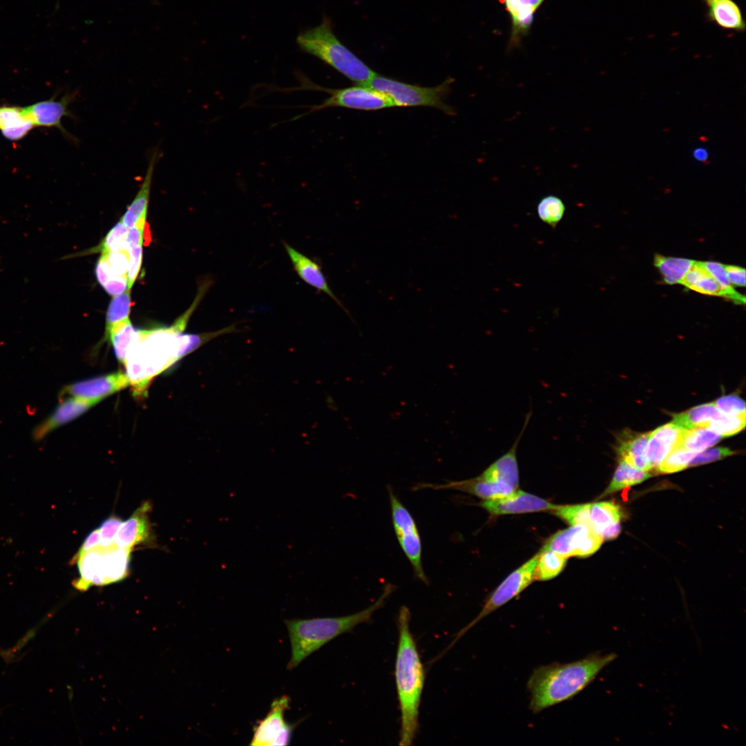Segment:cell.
I'll list each match as a JSON object with an SVG mask.
<instances>
[{
  "label": "cell",
  "instance_id": "obj_1",
  "mask_svg": "<svg viewBox=\"0 0 746 746\" xmlns=\"http://www.w3.org/2000/svg\"><path fill=\"white\" fill-rule=\"evenodd\" d=\"M617 656L593 653L576 661L554 662L533 670L527 682L534 714L571 699L585 689Z\"/></svg>",
  "mask_w": 746,
  "mask_h": 746
},
{
  "label": "cell",
  "instance_id": "obj_2",
  "mask_svg": "<svg viewBox=\"0 0 746 746\" xmlns=\"http://www.w3.org/2000/svg\"><path fill=\"white\" fill-rule=\"evenodd\" d=\"M410 613L405 606L398 615L399 642L395 661V681L401 711L399 745L412 744L419 727V713L425 671L410 631Z\"/></svg>",
  "mask_w": 746,
  "mask_h": 746
},
{
  "label": "cell",
  "instance_id": "obj_3",
  "mask_svg": "<svg viewBox=\"0 0 746 746\" xmlns=\"http://www.w3.org/2000/svg\"><path fill=\"white\" fill-rule=\"evenodd\" d=\"M187 323L180 316L169 327L138 329L137 338L124 364L135 397H144L155 376L180 360L179 336Z\"/></svg>",
  "mask_w": 746,
  "mask_h": 746
},
{
  "label": "cell",
  "instance_id": "obj_4",
  "mask_svg": "<svg viewBox=\"0 0 746 746\" xmlns=\"http://www.w3.org/2000/svg\"><path fill=\"white\" fill-rule=\"evenodd\" d=\"M394 589V585L387 584L382 594L372 605L349 615L285 620L291 651L287 669H294L309 655L337 636L370 620L374 613L384 605Z\"/></svg>",
  "mask_w": 746,
  "mask_h": 746
},
{
  "label": "cell",
  "instance_id": "obj_5",
  "mask_svg": "<svg viewBox=\"0 0 746 746\" xmlns=\"http://www.w3.org/2000/svg\"><path fill=\"white\" fill-rule=\"evenodd\" d=\"M296 41L303 51L318 57L356 84L365 85L376 74L339 41L326 17L318 26L300 33Z\"/></svg>",
  "mask_w": 746,
  "mask_h": 746
},
{
  "label": "cell",
  "instance_id": "obj_6",
  "mask_svg": "<svg viewBox=\"0 0 746 746\" xmlns=\"http://www.w3.org/2000/svg\"><path fill=\"white\" fill-rule=\"evenodd\" d=\"M452 79H447L443 83L433 87H423L402 82L379 74H376L365 85L387 95L395 106H425L438 108L448 115H452V108L444 100L450 90Z\"/></svg>",
  "mask_w": 746,
  "mask_h": 746
},
{
  "label": "cell",
  "instance_id": "obj_7",
  "mask_svg": "<svg viewBox=\"0 0 746 746\" xmlns=\"http://www.w3.org/2000/svg\"><path fill=\"white\" fill-rule=\"evenodd\" d=\"M300 86L288 90H310L327 92L329 97L321 104L309 106V111L300 117L330 107H341L360 111H378L394 107L392 100L385 93L370 86L356 84L340 89L324 88L315 84L303 75H298Z\"/></svg>",
  "mask_w": 746,
  "mask_h": 746
},
{
  "label": "cell",
  "instance_id": "obj_8",
  "mask_svg": "<svg viewBox=\"0 0 746 746\" xmlns=\"http://www.w3.org/2000/svg\"><path fill=\"white\" fill-rule=\"evenodd\" d=\"M394 530L401 548L409 560L415 577L428 584V579L422 565V544L416 522L410 511L388 486Z\"/></svg>",
  "mask_w": 746,
  "mask_h": 746
},
{
  "label": "cell",
  "instance_id": "obj_9",
  "mask_svg": "<svg viewBox=\"0 0 746 746\" xmlns=\"http://www.w3.org/2000/svg\"><path fill=\"white\" fill-rule=\"evenodd\" d=\"M538 553L512 572L488 596L479 614L456 635L451 645L477 622L519 595L535 580Z\"/></svg>",
  "mask_w": 746,
  "mask_h": 746
},
{
  "label": "cell",
  "instance_id": "obj_10",
  "mask_svg": "<svg viewBox=\"0 0 746 746\" xmlns=\"http://www.w3.org/2000/svg\"><path fill=\"white\" fill-rule=\"evenodd\" d=\"M604 539L592 528L575 525L558 530L545 542L542 550L553 551L565 558H585L595 553Z\"/></svg>",
  "mask_w": 746,
  "mask_h": 746
},
{
  "label": "cell",
  "instance_id": "obj_11",
  "mask_svg": "<svg viewBox=\"0 0 746 746\" xmlns=\"http://www.w3.org/2000/svg\"><path fill=\"white\" fill-rule=\"evenodd\" d=\"M289 704L290 698L286 695L273 700L267 716L254 727L251 745L284 746L289 744L296 725L285 720V713Z\"/></svg>",
  "mask_w": 746,
  "mask_h": 746
},
{
  "label": "cell",
  "instance_id": "obj_12",
  "mask_svg": "<svg viewBox=\"0 0 746 746\" xmlns=\"http://www.w3.org/2000/svg\"><path fill=\"white\" fill-rule=\"evenodd\" d=\"M128 385L126 374L117 372L70 383L63 388L59 398L74 397L97 403Z\"/></svg>",
  "mask_w": 746,
  "mask_h": 746
},
{
  "label": "cell",
  "instance_id": "obj_13",
  "mask_svg": "<svg viewBox=\"0 0 746 746\" xmlns=\"http://www.w3.org/2000/svg\"><path fill=\"white\" fill-rule=\"evenodd\" d=\"M480 506L494 515L552 510L557 505L522 490H515L502 498L488 499Z\"/></svg>",
  "mask_w": 746,
  "mask_h": 746
},
{
  "label": "cell",
  "instance_id": "obj_14",
  "mask_svg": "<svg viewBox=\"0 0 746 746\" xmlns=\"http://www.w3.org/2000/svg\"><path fill=\"white\" fill-rule=\"evenodd\" d=\"M75 93H67L59 100L52 98L41 101L23 107L24 112L35 126L56 127L68 135L61 125V119L66 116L73 117L68 105L75 99Z\"/></svg>",
  "mask_w": 746,
  "mask_h": 746
},
{
  "label": "cell",
  "instance_id": "obj_15",
  "mask_svg": "<svg viewBox=\"0 0 746 746\" xmlns=\"http://www.w3.org/2000/svg\"><path fill=\"white\" fill-rule=\"evenodd\" d=\"M95 404L74 397L61 399L55 409L33 429V439L42 440L50 432L77 419Z\"/></svg>",
  "mask_w": 746,
  "mask_h": 746
},
{
  "label": "cell",
  "instance_id": "obj_16",
  "mask_svg": "<svg viewBox=\"0 0 746 746\" xmlns=\"http://www.w3.org/2000/svg\"><path fill=\"white\" fill-rule=\"evenodd\" d=\"M283 245L298 276L309 286L329 296L349 314V312L331 289L320 265L287 242L283 241Z\"/></svg>",
  "mask_w": 746,
  "mask_h": 746
},
{
  "label": "cell",
  "instance_id": "obj_17",
  "mask_svg": "<svg viewBox=\"0 0 746 746\" xmlns=\"http://www.w3.org/2000/svg\"><path fill=\"white\" fill-rule=\"evenodd\" d=\"M151 509V504L144 502L123 521L115 539L117 546L132 551L136 545L149 542L151 529L148 513Z\"/></svg>",
  "mask_w": 746,
  "mask_h": 746
},
{
  "label": "cell",
  "instance_id": "obj_18",
  "mask_svg": "<svg viewBox=\"0 0 746 746\" xmlns=\"http://www.w3.org/2000/svg\"><path fill=\"white\" fill-rule=\"evenodd\" d=\"M422 488L451 489L468 492L484 500L502 498L513 490L508 485L485 479L481 475L459 481H450L445 484L421 483L415 486L414 490Z\"/></svg>",
  "mask_w": 746,
  "mask_h": 746
},
{
  "label": "cell",
  "instance_id": "obj_19",
  "mask_svg": "<svg viewBox=\"0 0 746 746\" xmlns=\"http://www.w3.org/2000/svg\"><path fill=\"white\" fill-rule=\"evenodd\" d=\"M70 563L76 564L79 577L73 582V586L79 591H86L92 586L106 584L103 547H97L73 556Z\"/></svg>",
  "mask_w": 746,
  "mask_h": 746
},
{
  "label": "cell",
  "instance_id": "obj_20",
  "mask_svg": "<svg viewBox=\"0 0 746 746\" xmlns=\"http://www.w3.org/2000/svg\"><path fill=\"white\" fill-rule=\"evenodd\" d=\"M649 435L650 432L641 433L631 430L619 433L615 450L620 459L638 469L650 470L646 455Z\"/></svg>",
  "mask_w": 746,
  "mask_h": 746
},
{
  "label": "cell",
  "instance_id": "obj_21",
  "mask_svg": "<svg viewBox=\"0 0 746 746\" xmlns=\"http://www.w3.org/2000/svg\"><path fill=\"white\" fill-rule=\"evenodd\" d=\"M684 430L671 422L650 432L646 455L651 469L656 470L680 443Z\"/></svg>",
  "mask_w": 746,
  "mask_h": 746
},
{
  "label": "cell",
  "instance_id": "obj_22",
  "mask_svg": "<svg viewBox=\"0 0 746 746\" xmlns=\"http://www.w3.org/2000/svg\"><path fill=\"white\" fill-rule=\"evenodd\" d=\"M530 416L531 412L527 414L523 428L510 450L491 463L480 475L482 477L507 484L513 490L517 489L519 486V468L517 460V449Z\"/></svg>",
  "mask_w": 746,
  "mask_h": 746
},
{
  "label": "cell",
  "instance_id": "obj_23",
  "mask_svg": "<svg viewBox=\"0 0 746 746\" xmlns=\"http://www.w3.org/2000/svg\"><path fill=\"white\" fill-rule=\"evenodd\" d=\"M707 8V19L719 28L745 32L746 25L741 9L734 0H700Z\"/></svg>",
  "mask_w": 746,
  "mask_h": 746
},
{
  "label": "cell",
  "instance_id": "obj_24",
  "mask_svg": "<svg viewBox=\"0 0 746 746\" xmlns=\"http://www.w3.org/2000/svg\"><path fill=\"white\" fill-rule=\"evenodd\" d=\"M512 22L510 44L516 45L530 30L534 16L544 0H499Z\"/></svg>",
  "mask_w": 746,
  "mask_h": 746
},
{
  "label": "cell",
  "instance_id": "obj_25",
  "mask_svg": "<svg viewBox=\"0 0 746 746\" xmlns=\"http://www.w3.org/2000/svg\"><path fill=\"white\" fill-rule=\"evenodd\" d=\"M160 155L157 150L151 155L140 189L121 218L122 222L128 229L137 224H145L153 175Z\"/></svg>",
  "mask_w": 746,
  "mask_h": 746
},
{
  "label": "cell",
  "instance_id": "obj_26",
  "mask_svg": "<svg viewBox=\"0 0 746 746\" xmlns=\"http://www.w3.org/2000/svg\"><path fill=\"white\" fill-rule=\"evenodd\" d=\"M685 287L698 293L729 299V296L719 283L704 267L701 261H694L680 283Z\"/></svg>",
  "mask_w": 746,
  "mask_h": 746
},
{
  "label": "cell",
  "instance_id": "obj_27",
  "mask_svg": "<svg viewBox=\"0 0 746 746\" xmlns=\"http://www.w3.org/2000/svg\"><path fill=\"white\" fill-rule=\"evenodd\" d=\"M721 414L714 403H705L682 412L673 414L671 422L684 430L707 427L710 422L718 418Z\"/></svg>",
  "mask_w": 746,
  "mask_h": 746
},
{
  "label": "cell",
  "instance_id": "obj_28",
  "mask_svg": "<svg viewBox=\"0 0 746 746\" xmlns=\"http://www.w3.org/2000/svg\"><path fill=\"white\" fill-rule=\"evenodd\" d=\"M131 551V550L119 548L115 544L104 548L107 585L121 581L127 576Z\"/></svg>",
  "mask_w": 746,
  "mask_h": 746
},
{
  "label": "cell",
  "instance_id": "obj_29",
  "mask_svg": "<svg viewBox=\"0 0 746 746\" xmlns=\"http://www.w3.org/2000/svg\"><path fill=\"white\" fill-rule=\"evenodd\" d=\"M137 334L138 329L134 328L129 319L106 332V336L110 339L117 359L123 365L129 350L137 338Z\"/></svg>",
  "mask_w": 746,
  "mask_h": 746
},
{
  "label": "cell",
  "instance_id": "obj_30",
  "mask_svg": "<svg viewBox=\"0 0 746 746\" xmlns=\"http://www.w3.org/2000/svg\"><path fill=\"white\" fill-rule=\"evenodd\" d=\"M651 476V474L647 471L638 469L620 459L609 485L599 498H602L625 487L640 484Z\"/></svg>",
  "mask_w": 746,
  "mask_h": 746
},
{
  "label": "cell",
  "instance_id": "obj_31",
  "mask_svg": "<svg viewBox=\"0 0 746 746\" xmlns=\"http://www.w3.org/2000/svg\"><path fill=\"white\" fill-rule=\"evenodd\" d=\"M589 515L593 530L601 537L606 528L620 524L622 518L618 506L610 501L590 504Z\"/></svg>",
  "mask_w": 746,
  "mask_h": 746
},
{
  "label": "cell",
  "instance_id": "obj_32",
  "mask_svg": "<svg viewBox=\"0 0 746 746\" xmlns=\"http://www.w3.org/2000/svg\"><path fill=\"white\" fill-rule=\"evenodd\" d=\"M695 260L682 258L666 257L656 254L654 265L661 273L663 281L669 285L680 284L687 271Z\"/></svg>",
  "mask_w": 746,
  "mask_h": 746
},
{
  "label": "cell",
  "instance_id": "obj_33",
  "mask_svg": "<svg viewBox=\"0 0 746 746\" xmlns=\"http://www.w3.org/2000/svg\"><path fill=\"white\" fill-rule=\"evenodd\" d=\"M723 438L719 433L706 427L685 430L678 445L699 453L713 446Z\"/></svg>",
  "mask_w": 746,
  "mask_h": 746
},
{
  "label": "cell",
  "instance_id": "obj_34",
  "mask_svg": "<svg viewBox=\"0 0 746 746\" xmlns=\"http://www.w3.org/2000/svg\"><path fill=\"white\" fill-rule=\"evenodd\" d=\"M95 274L99 283L113 296L120 294L128 289L127 276L115 274L103 255H101L97 263Z\"/></svg>",
  "mask_w": 746,
  "mask_h": 746
},
{
  "label": "cell",
  "instance_id": "obj_35",
  "mask_svg": "<svg viewBox=\"0 0 746 746\" xmlns=\"http://www.w3.org/2000/svg\"><path fill=\"white\" fill-rule=\"evenodd\" d=\"M566 558L548 550H541L538 553L535 569V580H550L557 576L564 568Z\"/></svg>",
  "mask_w": 746,
  "mask_h": 746
},
{
  "label": "cell",
  "instance_id": "obj_36",
  "mask_svg": "<svg viewBox=\"0 0 746 746\" xmlns=\"http://www.w3.org/2000/svg\"><path fill=\"white\" fill-rule=\"evenodd\" d=\"M131 306V289H127L123 293L113 297L106 312V332L129 319Z\"/></svg>",
  "mask_w": 746,
  "mask_h": 746
},
{
  "label": "cell",
  "instance_id": "obj_37",
  "mask_svg": "<svg viewBox=\"0 0 746 746\" xmlns=\"http://www.w3.org/2000/svg\"><path fill=\"white\" fill-rule=\"evenodd\" d=\"M565 212V205L559 197L548 195L542 198L537 205V213L539 219L555 227L562 219Z\"/></svg>",
  "mask_w": 746,
  "mask_h": 746
},
{
  "label": "cell",
  "instance_id": "obj_38",
  "mask_svg": "<svg viewBox=\"0 0 746 746\" xmlns=\"http://www.w3.org/2000/svg\"><path fill=\"white\" fill-rule=\"evenodd\" d=\"M589 507L590 504L558 505L551 511L553 515L571 526L582 524L593 528L589 515Z\"/></svg>",
  "mask_w": 746,
  "mask_h": 746
},
{
  "label": "cell",
  "instance_id": "obj_39",
  "mask_svg": "<svg viewBox=\"0 0 746 746\" xmlns=\"http://www.w3.org/2000/svg\"><path fill=\"white\" fill-rule=\"evenodd\" d=\"M696 454L678 445L671 451L656 470L663 474L680 471L689 467V462Z\"/></svg>",
  "mask_w": 746,
  "mask_h": 746
},
{
  "label": "cell",
  "instance_id": "obj_40",
  "mask_svg": "<svg viewBox=\"0 0 746 746\" xmlns=\"http://www.w3.org/2000/svg\"><path fill=\"white\" fill-rule=\"evenodd\" d=\"M702 264L727 293L729 300L737 305H744L745 303V296L736 291L729 282L725 269V265L715 261H705L702 262Z\"/></svg>",
  "mask_w": 746,
  "mask_h": 746
},
{
  "label": "cell",
  "instance_id": "obj_41",
  "mask_svg": "<svg viewBox=\"0 0 746 746\" xmlns=\"http://www.w3.org/2000/svg\"><path fill=\"white\" fill-rule=\"evenodd\" d=\"M128 228L120 220L108 233L100 249L102 254L115 251H129L127 245Z\"/></svg>",
  "mask_w": 746,
  "mask_h": 746
},
{
  "label": "cell",
  "instance_id": "obj_42",
  "mask_svg": "<svg viewBox=\"0 0 746 746\" xmlns=\"http://www.w3.org/2000/svg\"><path fill=\"white\" fill-rule=\"evenodd\" d=\"M745 415L731 416L721 414L710 422L706 428L716 431L723 437L734 435L745 428Z\"/></svg>",
  "mask_w": 746,
  "mask_h": 746
},
{
  "label": "cell",
  "instance_id": "obj_43",
  "mask_svg": "<svg viewBox=\"0 0 746 746\" xmlns=\"http://www.w3.org/2000/svg\"><path fill=\"white\" fill-rule=\"evenodd\" d=\"M30 121L23 107L0 106V131L10 128Z\"/></svg>",
  "mask_w": 746,
  "mask_h": 746
},
{
  "label": "cell",
  "instance_id": "obj_44",
  "mask_svg": "<svg viewBox=\"0 0 746 746\" xmlns=\"http://www.w3.org/2000/svg\"><path fill=\"white\" fill-rule=\"evenodd\" d=\"M123 522L119 517L112 515L107 517L98 528L99 531V546L109 547L115 544L116 534Z\"/></svg>",
  "mask_w": 746,
  "mask_h": 746
},
{
  "label": "cell",
  "instance_id": "obj_45",
  "mask_svg": "<svg viewBox=\"0 0 746 746\" xmlns=\"http://www.w3.org/2000/svg\"><path fill=\"white\" fill-rule=\"evenodd\" d=\"M714 403L723 414L731 416L745 415V403L737 395L723 396L715 401Z\"/></svg>",
  "mask_w": 746,
  "mask_h": 746
},
{
  "label": "cell",
  "instance_id": "obj_46",
  "mask_svg": "<svg viewBox=\"0 0 746 746\" xmlns=\"http://www.w3.org/2000/svg\"><path fill=\"white\" fill-rule=\"evenodd\" d=\"M734 454L731 449L725 447L711 448L697 453L689 463V466L706 464L723 459Z\"/></svg>",
  "mask_w": 746,
  "mask_h": 746
},
{
  "label": "cell",
  "instance_id": "obj_47",
  "mask_svg": "<svg viewBox=\"0 0 746 746\" xmlns=\"http://www.w3.org/2000/svg\"><path fill=\"white\" fill-rule=\"evenodd\" d=\"M102 255L106 258L112 270L115 274L126 276L129 262L128 251H115Z\"/></svg>",
  "mask_w": 746,
  "mask_h": 746
},
{
  "label": "cell",
  "instance_id": "obj_48",
  "mask_svg": "<svg viewBox=\"0 0 746 746\" xmlns=\"http://www.w3.org/2000/svg\"><path fill=\"white\" fill-rule=\"evenodd\" d=\"M129 262L127 271L128 289H131L137 277L142 258V245L128 251Z\"/></svg>",
  "mask_w": 746,
  "mask_h": 746
},
{
  "label": "cell",
  "instance_id": "obj_49",
  "mask_svg": "<svg viewBox=\"0 0 746 746\" xmlns=\"http://www.w3.org/2000/svg\"><path fill=\"white\" fill-rule=\"evenodd\" d=\"M34 126V124L30 121H28L22 124L3 130L1 132L3 137L8 140H19L25 137Z\"/></svg>",
  "mask_w": 746,
  "mask_h": 746
},
{
  "label": "cell",
  "instance_id": "obj_50",
  "mask_svg": "<svg viewBox=\"0 0 746 746\" xmlns=\"http://www.w3.org/2000/svg\"><path fill=\"white\" fill-rule=\"evenodd\" d=\"M727 278L734 286H745V269L737 265H725Z\"/></svg>",
  "mask_w": 746,
  "mask_h": 746
},
{
  "label": "cell",
  "instance_id": "obj_51",
  "mask_svg": "<svg viewBox=\"0 0 746 746\" xmlns=\"http://www.w3.org/2000/svg\"><path fill=\"white\" fill-rule=\"evenodd\" d=\"M144 224H137L128 229L126 239L128 250L143 244Z\"/></svg>",
  "mask_w": 746,
  "mask_h": 746
},
{
  "label": "cell",
  "instance_id": "obj_52",
  "mask_svg": "<svg viewBox=\"0 0 746 746\" xmlns=\"http://www.w3.org/2000/svg\"><path fill=\"white\" fill-rule=\"evenodd\" d=\"M99 545V528L92 530L85 538L82 546L74 556H77L88 552Z\"/></svg>",
  "mask_w": 746,
  "mask_h": 746
},
{
  "label": "cell",
  "instance_id": "obj_53",
  "mask_svg": "<svg viewBox=\"0 0 746 746\" xmlns=\"http://www.w3.org/2000/svg\"><path fill=\"white\" fill-rule=\"evenodd\" d=\"M694 156L699 161H705L707 160L708 155L705 149L699 148L694 151Z\"/></svg>",
  "mask_w": 746,
  "mask_h": 746
},
{
  "label": "cell",
  "instance_id": "obj_54",
  "mask_svg": "<svg viewBox=\"0 0 746 746\" xmlns=\"http://www.w3.org/2000/svg\"></svg>",
  "mask_w": 746,
  "mask_h": 746
}]
</instances>
